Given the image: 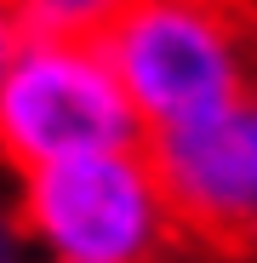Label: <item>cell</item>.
I'll return each mask as SVG.
<instances>
[{"label":"cell","mask_w":257,"mask_h":263,"mask_svg":"<svg viewBox=\"0 0 257 263\" xmlns=\"http://www.w3.org/2000/svg\"><path fill=\"white\" fill-rule=\"evenodd\" d=\"M103 52L149 138L257 92V23L240 0H132Z\"/></svg>","instance_id":"cell-1"},{"label":"cell","mask_w":257,"mask_h":263,"mask_svg":"<svg viewBox=\"0 0 257 263\" xmlns=\"http://www.w3.org/2000/svg\"><path fill=\"white\" fill-rule=\"evenodd\" d=\"M17 217L29 252L46 263H166L183 240L149 143L74 155L17 178Z\"/></svg>","instance_id":"cell-2"},{"label":"cell","mask_w":257,"mask_h":263,"mask_svg":"<svg viewBox=\"0 0 257 263\" xmlns=\"http://www.w3.org/2000/svg\"><path fill=\"white\" fill-rule=\"evenodd\" d=\"M149 132L103 40H23L0 74V172L29 178L57 160L132 149Z\"/></svg>","instance_id":"cell-3"},{"label":"cell","mask_w":257,"mask_h":263,"mask_svg":"<svg viewBox=\"0 0 257 263\" xmlns=\"http://www.w3.org/2000/svg\"><path fill=\"white\" fill-rule=\"evenodd\" d=\"M149 155L183 235L246 246L257 223V92L183 132L149 138Z\"/></svg>","instance_id":"cell-4"},{"label":"cell","mask_w":257,"mask_h":263,"mask_svg":"<svg viewBox=\"0 0 257 263\" xmlns=\"http://www.w3.org/2000/svg\"><path fill=\"white\" fill-rule=\"evenodd\" d=\"M132 0H12L23 40H103Z\"/></svg>","instance_id":"cell-5"},{"label":"cell","mask_w":257,"mask_h":263,"mask_svg":"<svg viewBox=\"0 0 257 263\" xmlns=\"http://www.w3.org/2000/svg\"><path fill=\"white\" fill-rule=\"evenodd\" d=\"M29 235H23V217H17V178L0 172V263H23Z\"/></svg>","instance_id":"cell-6"},{"label":"cell","mask_w":257,"mask_h":263,"mask_svg":"<svg viewBox=\"0 0 257 263\" xmlns=\"http://www.w3.org/2000/svg\"><path fill=\"white\" fill-rule=\"evenodd\" d=\"M17 46H23V29L12 17V0H0V74H6V63L17 58Z\"/></svg>","instance_id":"cell-7"},{"label":"cell","mask_w":257,"mask_h":263,"mask_svg":"<svg viewBox=\"0 0 257 263\" xmlns=\"http://www.w3.org/2000/svg\"><path fill=\"white\" fill-rule=\"evenodd\" d=\"M246 252H251V257H257V223H251V235H246Z\"/></svg>","instance_id":"cell-8"},{"label":"cell","mask_w":257,"mask_h":263,"mask_svg":"<svg viewBox=\"0 0 257 263\" xmlns=\"http://www.w3.org/2000/svg\"><path fill=\"white\" fill-rule=\"evenodd\" d=\"M34 263H46V257H34Z\"/></svg>","instance_id":"cell-9"}]
</instances>
